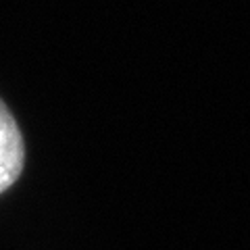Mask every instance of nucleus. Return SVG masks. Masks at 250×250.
Masks as SVG:
<instances>
[{"instance_id": "1", "label": "nucleus", "mask_w": 250, "mask_h": 250, "mask_svg": "<svg viewBox=\"0 0 250 250\" xmlns=\"http://www.w3.org/2000/svg\"><path fill=\"white\" fill-rule=\"evenodd\" d=\"M25 165V144L17 121L0 100V194L17 182Z\"/></svg>"}]
</instances>
